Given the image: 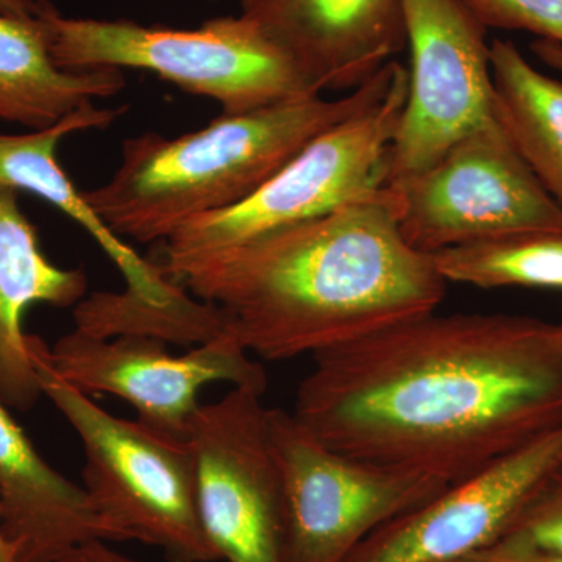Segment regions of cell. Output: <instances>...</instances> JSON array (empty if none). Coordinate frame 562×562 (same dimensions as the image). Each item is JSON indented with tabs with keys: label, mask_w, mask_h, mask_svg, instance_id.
<instances>
[{
	"label": "cell",
	"mask_w": 562,
	"mask_h": 562,
	"mask_svg": "<svg viewBox=\"0 0 562 562\" xmlns=\"http://www.w3.org/2000/svg\"><path fill=\"white\" fill-rule=\"evenodd\" d=\"M313 358L295 419L336 452L449 486L562 424V322L432 312Z\"/></svg>",
	"instance_id": "cell-1"
},
{
	"label": "cell",
	"mask_w": 562,
	"mask_h": 562,
	"mask_svg": "<svg viewBox=\"0 0 562 562\" xmlns=\"http://www.w3.org/2000/svg\"><path fill=\"white\" fill-rule=\"evenodd\" d=\"M386 184L316 220L188 262L169 279L266 361L317 355L436 312L447 281L401 232Z\"/></svg>",
	"instance_id": "cell-2"
},
{
	"label": "cell",
	"mask_w": 562,
	"mask_h": 562,
	"mask_svg": "<svg viewBox=\"0 0 562 562\" xmlns=\"http://www.w3.org/2000/svg\"><path fill=\"white\" fill-rule=\"evenodd\" d=\"M401 69L387 63L346 98L288 99L222 113L177 138L125 139L117 171L85 199L120 238L166 241L188 221L246 201L321 133L382 101Z\"/></svg>",
	"instance_id": "cell-3"
},
{
	"label": "cell",
	"mask_w": 562,
	"mask_h": 562,
	"mask_svg": "<svg viewBox=\"0 0 562 562\" xmlns=\"http://www.w3.org/2000/svg\"><path fill=\"white\" fill-rule=\"evenodd\" d=\"M31 336L43 395L77 432L83 449V491L111 542L160 549L172 562H220L203 531L191 442L121 419L61 380Z\"/></svg>",
	"instance_id": "cell-4"
},
{
	"label": "cell",
	"mask_w": 562,
	"mask_h": 562,
	"mask_svg": "<svg viewBox=\"0 0 562 562\" xmlns=\"http://www.w3.org/2000/svg\"><path fill=\"white\" fill-rule=\"evenodd\" d=\"M41 20L58 68L149 70L183 91L214 99L224 114L321 95L290 55L244 16L216 18L180 31L65 18L54 5Z\"/></svg>",
	"instance_id": "cell-5"
},
{
	"label": "cell",
	"mask_w": 562,
	"mask_h": 562,
	"mask_svg": "<svg viewBox=\"0 0 562 562\" xmlns=\"http://www.w3.org/2000/svg\"><path fill=\"white\" fill-rule=\"evenodd\" d=\"M127 106L98 109L87 103L58 124L24 135L0 133V183L29 191L79 222L105 250L127 283L124 292H94L74 310L81 331L95 338L150 336L180 346H201L225 333L224 314L199 301L120 238L70 181L57 161V147L70 133L106 128Z\"/></svg>",
	"instance_id": "cell-6"
},
{
	"label": "cell",
	"mask_w": 562,
	"mask_h": 562,
	"mask_svg": "<svg viewBox=\"0 0 562 562\" xmlns=\"http://www.w3.org/2000/svg\"><path fill=\"white\" fill-rule=\"evenodd\" d=\"M408 95V69L371 109L321 133L246 201L202 214L162 247L166 276L188 262L316 220L387 184L390 151Z\"/></svg>",
	"instance_id": "cell-7"
},
{
	"label": "cell",
	"mask_w": 562,
	"mask_h": 562,
	"mask_svg": "<svg viewBox=\"0 0 562 562\" xmlns=\"http://www.w3.org/2000/svg\"><path fill=\"white\" fill-rule=\"evenodd\" d=\"M268 430L283 487L284 562H346L376 528L449 487L336 452L283 409H268Z\"/></svg>",
	"instance_id": "cell-8"
},
{
	"label": "cell",
	"mask_w": 562,
	"mask_h": 562,
	"mask_svg": "<svg viewBox=\"0 0 562 562\" xmlns=\"http://www.w3.org/2000/svg\"><path fill=\"white\" fill-rule=\"evenodd\" d=\"M402 7L412 69L387 184L427 171L472 133L501 124L482 22L461 0H402Z\"/></svg>",
	"instance_id": "cell-9"
},
{
	"label": "cell",
	"mask_w": 562,
	"mask_h": 562,
	"mask_svg": "<svg viewBox=\"0 0 562 562\" xmlns=\"http://www.w3.org/2000/svg\"><path fill=\"white\" fill-rule=\"evenodd\" d=\"M401 198V232L432 255L531 231H562V209L542 187L502 124L458 143L428 168L390 184Z\"/></svg>",
	"instance_id": "cell-10"
},
{
	"label": "cell",
	"mask_w": 562,
	"mask_h": 562,
	"mask_svg": "<svg viewBox=\"0 0 562 562\" xmlns=\"http://www.w3.org/2000/svg\"><path fill=\"white\" fill-rule=\"evenodd\" d=\"M260 392L232 387L192 417L198 508L222 562L283 561V487Z\"/></svg>",
	"instance_id": "cell-11"
},
{
	"label": "cell",
	"mask_w": 562,
	"mask_h": 562,
	"mask_svg": "<svg viewBox=\"0 0 562 562\" xmlns=\"http://www.w3.org/2000/svg\"><path fill=\"white\" fill-rule=\"evenodd\" d=\"M165 341L150 336L95 338L79 330L44 342L52 371L87 395L111 394L131 403L147 427L187 439L199 394L213 383H228L265 394V368L231 335L217 336L173 357Z\"/></svg>",
	"instance_id": "cell-12"
},
{
	"label": "cell",
	"mask_w": 562,
	"mask_h": 562,
	"mask_svg": "<svg viewBox=\"0 0 562 562\" xmlns=\"http://www.w3.org/2000/svg\"><path fill=\"white\" fill-rule=\"evenodd\" d=\"M562 465V424L376 528L346 562H453L491 546Z\"/></svg>",
	"instance_id": "cell-13"
},
{
	"label": "cell",
	"mask_w": 562,
	"mask_h": 562,
	"mask_svg": "<svg viewBox=\"0 0 562 562\" xmlns=\"http://www.w3.org/2000/svg\"><path fill=\"white\" fill-rule=\"evenodd\" d=\"M314 92L357 90L405 49L402 0H241Z\"/></svg>",
	"instance_id": "cell-14"
},
{
	"label": "cell",
	"mask_w": 562,
	"mask_h": 562,
	"mask_svg": "<svg viewBox=\"0 0 562 562\" xmlns=\"http://www.w3.org/2000/svg\"><path fill=\"white\" fill-rule=\"evenodd\" d=\"M0 516L22 562H60L81 543L111 542L83 487L43 460L2 401Z\"/></svg>",
	"instance_id": "cell-15"
},
{
	"label": "cell",
	"mask_w": 562,
	"mask_h": 562,
	"mask_svg": "<svg viewBox=\"0 0 562 562\" xmlns=\"http://www.w3.org/2000/svg\"><path fill=\"white\" fill-rule=\"evenodd\" d=\"M18 192L0 183V401L29 412L43 397L24 316L32 305L69 308L83 301L87 273L63 269L44 255Z\"/></svg>",
	"instance_id": "cell-16"
},
{
	"label": "cell",
	"mask_w": 562,
	"mask_h": 562,
	"mask_svg": "<svg viewBox=\"0 0 562 562\" xmlns=\"http://www.w3.org/2000/svg\"><path fill=\"white\" fill-rule=\"evenodd\" d=\"M121 69L65 70L52 60L43 20L0 14V120L44 131L124 90Z\"/></svg>",
	"instance_id": "cell-17"
},
{
	"label": "cell",
	"mask_w": 562,
	"mask_h": 562,
	"mask_svg": "<svg viewBox=\"0 0 562 562\" xmlns=\"http://www.w3.org/2000/svg\"><path fill=\"white\" fill-rule=\"evenodd\" d=\"M497 117L562 209V81L535 68L512 41L490 47Z\"/></svg>",
	"instance_id": "cell-18"
},
{
	"label": "cell",
	"mask_w": 562,
	"mask_h": 562,
	"mask_svg": "<svg viewBox=\"0 0 562 562\" xmlns=\"http://www.w3.org/2000/svg\"><path fill=\"white\" fill-rule=\"evenodd\" d=\"M446 281L494 288L562 291V231L508 233L430 255Z\"/></svg>",
	"instance_id": "cell-19"
},
{
	"label": "cell",
	"mask_w": 562,
	"mask_h": 562,
	"mask_svg": "<svg viewBox=\"0 0 562 562\" xmlns=\"http://www.w3.org/2000/svg\"><path fill=\"white\" fill-rule=\"evenodd\" d=\"M484 27L530 32L562 46V0H461Z\"/></svg>",
	"instance_id": "cell-20"
},
{
	"label": "cell",
	"mask_w": 562,
	"mask_h": 562,
	"mask_svg": "<svg viewBox=\"0 0 562 562\" xmlns=\"http://www.w3.org/2000/svg\"><path fill=\"white\" fill-rule=\"evenodd\" d=\"M502 538L530 543L562 558V465L514 517Z\"/></svg>",
	"instance_id": "cell-21"
},
{
	"label": "cell",
	"mask_w": 562,
	"mask_h": 562,
	"mask_svg": "<svg viewBox=\"0 0 562 562\" xmlns=\"http://www.w3.org/2000/svg\"><path fill=\"white\" fill-rule=\"evenodd\" d=\"M453 562H562V558L532 547L530 543L501 538L491 546L465 554Z\"/></svg>",
	"instance_id": "cell-22"
},
{
	"label": "cell",
	"mask_w": 562,
	"mask_h": 562,
	"mask_svg": "<svg viewBox=\"0 0 562 562\" xmlns=\"http://www.w3.org/2000/svg\"><path fill=\"white\" fill-rule=\"evenodd\" d=\"M60 562H143L127 554L111 549L109 541L85 542L74 549L68 557L63 558Z\"/></svg>",
	"instance_id": "cell-23"
},
{
	"label": "cell",
	"mask_w": 562,
	"mask_h": 562,
	"mask_svg": "<svg viewBox=\"0 0 562 562\" xmlns=\"http://www.w3.org/2000/svg\"><path fill=\"white\" fill-rule=\"evenodd\" d=\"M54 7L52 0H0V14L18 20H40Z\"/></svg>",
	"instance_id": "cell-24"
},
{
	"label": "cell",
	"mask_w": 562,
	"mask_h": 562,
	"mask_svg": "<svg viewBox=\"0 0 562 562\" xmlns=\"http://www.w3.org/2000/svg\"><path fill=\"white\" fill-rule=\"evenodd\" d=\"M531 52L536 55V58H539V61L543 63V65L562 74L561 44L553 43V41L536 40L531 43Z\"/></svg>",
	"instance_id": "cell-25"
},
{
	"label": "cell",
	"mask_w": 562,
	"mask_h": 562,
	"mask_svg": "<svg viewBox=\"0 0 562 562\" xmlns=\"http://www.w3.org/2000/svg\"><path fill=\"white\" fill-rule=\"evenodd\" d=\"M0 562H22L3 532L2 516H0Z\"/></svg>",
	"instance_id": "cell-26"
}]
</instances>
